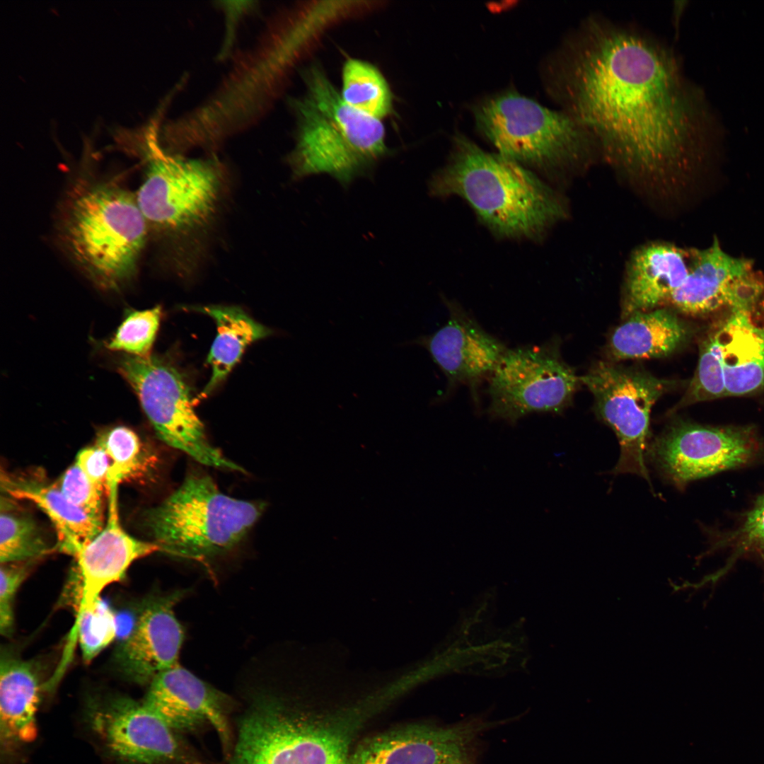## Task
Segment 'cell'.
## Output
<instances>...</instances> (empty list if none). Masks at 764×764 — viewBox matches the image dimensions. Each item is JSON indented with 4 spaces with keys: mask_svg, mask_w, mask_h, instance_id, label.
<instances>
[{
    "mask_svg": "<svg viewBox=\"0 0 764 764\" xmlns=\"http://www.w3.org/2000/svg\"><path fill=\"white\" fill-rule=\"evenodd\" d=\"M547 75L562 110L625 163L673 166L707 130L700 97L673 47L634 25L586 18L550 58Z\"/></svg>",
    "mask_w": 764,
    "mask_h": 764,
    "instance_id": "1",
    "label": "cell"
},
{
    "mask_svg": "<svg viewBox=\"0 0 764 764\" xmlns=\"http://www.w3.org/2000/svg\"><path fill=\"white\" fill-rule=\"evenodd\" d=\"M429 188L434 197L463 198L499 238L538 239L566 215L558 195L525 166L463 135Z\"/></svg>",
    "mask_w": 764,
    "mask_h": 764,
    "instance_id": "2",
    "label": "cell"
},
{
    "mask_svg": "<svg viewBox=\"0 0 764 764\" xmlns=\"http://www.w3.org/2000/svg\"><path fill=\"white\" fill-rule=\"evenodd\" d=\"M243 702L222 764H350L352 743L371 713L311 714L266 688L248 690Z\"/></svg>",
    "mask_w": 764,
    "mask_h": 764,
    "instance_id": "3",
    "label": "cell"
},
{
    "mask_svg": "<svg viewBox=\"0 0 764 764\" xmlns=\"http://www.w3.org/2000/svg\"><path fill=\"white\" fill-rule=\"evenodd\" d=\"M306 91L291 101L297 132L287 158L293 179L325 173L347 188L359 177H369L390 154L380 120L347 105L323 70L304 73Z\"/></svg>",
    "mask_w": 764,
    "mask_h": 764,
    "instance_id": "4",
    "label": "cell"
},
{
    "mask_svg": "<svg viewBox=\"0 0 764 764\" xmlns=\"http://www.w3.org/2000/svg\"><path fill=\"white\" fill-rule=\"evenodd\" d=\"M149 228L136 196L110 181L78 185L64 205L58 236L96 286L117 289L135 274Z\"/></svg>",
    "mask_w": 764,
    "mask_h": 764,
    "instance_id": "5",
    "label": "cell"
},
{
    "mask_svg": "<svg viewBox=\"0 0 764 764\" xmlns=\"http://www.w3.org/2000/svg\"><path fill=\"white\" fill-rule=\"evenodd\" d=\"M262 509L260 504L226 495L208 475L192 474L148 510L144 521L161 552L202 560L237 545Z\"/></svg>",
    "mask_w": 764,
    "mask_h": 764,
    "instance_id": "6",
    "label": "cell"
},
{
    "mask_svg": "<svg viewBox=\"0 0 764 764\" xmlns=\"http://www.w3.org/2000/svg\"><path fill=\"white\" fill-rule=\"evenodd\" d=\"M478 128L499 154L541 170L577 160L596 141L565 111L549 109L515 91L486 98L474 110Z\"/></svg>",
    "mask_w": 764,
    "mask_h": 764,
    "instance_id": "7",
    "label": "cell"
},
{
    "mask_svg": "<svg viewBox=\"0 0 764 764\" xmlns=\"http://www.w3.org/2000/svg\"><path fill=\"white\" fill-rule=\"evenodd\" d=\"M136 196L149 229L185 240L202 232L219 204L223 173L215 159H191L153 146Z\"/></svg>",
    "mask_w": 764,
    "mask_h": 764,
    "instance_id": "8",
    "label": "cell"
},
{
    "mask_svg": "<svg viewBox=\"0 0 764 764\" xmlns=\"http://www.w3.org/2000/svg\"><path fill=\"white\" fill-rule=\"evenodd\" d=\"M117 368L137 394L163 442L202 464L243 471L209 442L204 425L194 410L187 383L173 365L150 355L125 357Z\"/></svg>",
    "mask_w": 764,
    "mask_h": 764,
    "instance_id": "9",
    "label": "cell"
},
{
    "mask_svg": "<svg viewBox=\"0 0 764 764\" xmlns=\"http://www.w3.org/2000/svg\"><path fill=\"white\" fill-rule=\"evenodd\" d=\"M594 397L598 417L615 433L620 446L613 474H636L649 485L645 454L652 408L675 384L638 369L600 361L579 376Z\"/></svg>",
    "mask_w": 764,
    "mask_h": 764,
    "instance_id": "10",
    "label": "cell"
},
{
    "mask_svg": "<svg viewBox=\"0 0 764 764\" xmlns=\"http://www.w3.org/2000/svg\"><path fill=\"white\" fill-rule=\"evenodd\" d=\"M487 380L489 416L511 424L529 414L561 412L581 383L552 343L507 349Z\"/></svg>",
    "mask_w": 764,
    "mask_h": 764,
    "instance_id": "11",
    "label": "cell"
},
{
    "mask_svg": "<svg viewBox=\"0 0 764 764\" xmlns=\"http://www.w3.org/2000/svg\"><path fill=\"white\" fill-rule=\"evenodd\" d=\"M652 461L679 489L717 473L764 464V441L753 426L673 421L652 442Z\"/></svg>",
    "mask_w": 764,
    "mask_h": 764,
    "instance_id": "12",
    "label": "cell"
},
{
    "mask_svg": "<svg viewBox=\"0 0 764 764\" xmlns=\"http://www.w3.org/2000/svg\"><path fill=\"white\" fill-rule=\"evenodd\" d=\"M86 719L122 764H222L205 756L142 702L122 696L94 700Z\"/></svg>",
    "mask_w": 764,
    "mask_h": 764,
    "instance_id": "13",
    "label": "cell"
},
{
    "mask_svg": "<svg viewBox=\"0 0 764 764\" xmlns=\"http://www.w3.org/2000/svg\"><path fill=\"white\" fill-rule=\"evenodd\" d=\"M516 717L491 720L481 715L452 724L416 722L380 733L361 742L350 764H480L491 729Z\"/></svg>",
    "mask_w": 764,
    "mask_h": 764,
    "instance_id": "14",
    "label": "cell"
},
{
    "mask_svg": "<svg viewBox=\"0 0 764 764\" xmlns=\"http://www.w3.org/2000/svg\"><path fill=\"white\" fill-rule=\"evenodd\" d=\"M142 702L185 736L213 730L223 760L228 757L234 739L233 718L239 703L178 663L151 681Z\"/></svg>",
    "mask_w": 764,
    "mask_h": 764,
    "instance_id": "15",
    "label": "cell"
},
{
    "mask_svg": "<svg viewBox=\"0 0 764 764\" xmlns=\"http://www.w3.org/2000/svg\"><path fill=\"white\" fill-rule=\"evenodd\" d=\"M753 262L722 250L715 238L711 246L690 250L688 274L666 305L678 313L703 316L728 308L752 311L764 290Z\"/></svg>",
    "mask_w": 764,
    "mask_h": 764,
    "instance_id": "16",
    "label": "cell"
},
{
    "mask_svg": "<svg viewBox=\"0 0 764 764\" xmlns=\"http://www.w3.org/2000/svg\"><path fill=\"white\" fill-rule=\"evenodd\" d=\"M445 303L449 316L444 325L403 345L424 347L446 376L448 390L467 386L478 404V386L488 378L507 348L456 302Z\"/></svg>",
    "mask_w": 764,
    "mask_h": 764,
    "instance_id": "17",
    "label": "cell"
},
{
    "mask_svg": "<svg viewBox=\"0 0 764 764\" xmlns=\"http://www.w3.org/2000/svg\"><path fill=\"white\" fill-rule=\"evenodd\" d=\"M185 594L178 590L153 596L142 604L115 655L119 670L130 681L149 685L158 673L178 664L185 633L174 607Z\"/></svg>",
    "mask_w": 764,
    "mask_h": 764,
    "instance_id": "18",
    "label": "cell"
},
{
    "mask_svg": "<svg viewBox=\"0 0 764 764\" xmlns=\"http://www.w3.org/2000/svg\"><path fill=\"white\" fill-rule=\"evenodd\" d=\"M118 484L107 486L108 517L102 531L81 545L74 557L79 583L76 617L94 609L108 586L121 581L137 560L161 551L155 543L137 539L122 527L117 505Z\"/></svg>",
    "mask_w": 764,
    "mask_h": 764,
    "instance_id": "19",
    "label": "cell"
},
{
    "mask_svg": "<svg viewBox=\"0 0 764 764\" xmlns=\"http://www.w3.org/2000/svg\"><path fill=\"white\" fill-rule=\"evenodd\" d=\"M690 250L668 243L637 249L628 262L624 286V319L666 306L685 279Z\"/></svg>",
    "mask_w": 764,
    "mask_h": 764,
    "instance_id": "20",
    "label": "cell"
},
{
    "mask_svg": "<svg viewBox=\"0 0 764 764\" xmlns=\"http://www.w3.org/2000/svg\"><path fill=\"white\" fill-rule=\"evenodd\" d=\"M1 483L2 491L7 495L32 502L48 516L57 535L56 548L61 552L74 556L104 526L103 519L69 502L57 484L6 473L1 475Z\"/></svg>",
    "mask_w": 764,
    "mask_h": 764,
    "instance_id": "21",
    "label": "cell"
},
{
    "mask_svg": "<svg viewBox=\"0 0 764 764\" xmlns=\"http://www.w3.org/2000/svg\"><path fill=\"white\" fill-rule=\"evenodd\" d=\"M719 344L726 396H741L764 388V328L744 311H731L714 328Z\"/></svg>",
    "mask_w": 764,
    "mask_h": 764,
    "instance_id": "22",
    "label": "cell"
},
{
    "mask_svg": "<svg viewBox=\"0 0 764 764\" xmlns=\"http://www.w3.org/2000/svg\"><path fill=\"white\" fill-rule=\"evenodd\" d=\"M690 336V327L676 311L660 307L626 318L613 332L608 352L614 360L664 357L684 345Z\"/></svg>",
    "mask_w": 764,
    "mask_h": 764,
    "instance_id": "23",
    "label": "cell"
},
{
    "mask_svg": "<svg viewBox=\"0 0 764 764\" xmlns=\"http://www.w3.org/2000/svg\"><path fill=\"white\" fill-rule=\"evenodd\" d=\"M40 700V683L33 666L20 659L2 656L0 664L1 738V743L6 747L28 743L35 740Z\"/></svg>",
    "mask_w": 764,
    "mask_h": 764,
    "instance_id": "24",
    "label": "cell"
},
{
    "mask_svg": "<svg viewBox=\"0 0 764 764\" xmlns=\"http://www.w3.org/2000/svg\"><path fill=\"white\" fill-rule=\"evenodd\" d=\"M196 310L212 317L217 328L207 358L212 376L199 396L203 399L226 379L249 345L269 336L272 331L237 306H208Z\"/></svg>",
    "mask_w": 764,
    "mask_h": 764,
    "instance_id": "25",
    "label": "cell"
},
{
    "mask_svg": "<svg viewBox=\"0 0 764 764\" xmlns=\"http://www.w3.org/2000/svg\"><path fill=\"white\" fill-rule=\"evenodd\" d=\"M729 552L725 566L715 574L705 578L706 583H715L742 557H751L764 569V493L760 495L752 507L743 514L736 526L715 533L711 538L705 555L717 551Z\"/></svg>",
    "mask_w": 764,
    "mask_h": 764,
    "instance_id": "26",
    "label": "cell"
},
{
    "mask_svg": "<svg viewBox=\"0 0 764 764\" xmlns=\"http://www.w3.org/2000/svg\"><path fill=\"white\" fill-rule=\"evenodd\" d=\"M13 499L1 497V563L37 560L52 550L35 521Z\"/></svg>",
    "mask_w": 764,
    "mask_h": 764,
    "instance_id": "27",
    "label": "cell"
},
{
    "mask_svg": "<svg viewBox=\"0 0 764 764\" xmlns=\"http://www.w3.org/2000/svg\"><path fill=\"white\" fill-rule=\"evenodd\" d=\"M343 100L355 110L381 120L392 110L393 98L386 80L371 64L348 59L342 69Z\"/></svg>",
    "mask_w": 764,
    "mask_h": 764,
    "instance_id": "28",
    "label": "cell"
},
{
    "mask_svg": "<svg viewBox=\"0 0 764 764\" xmlns=\"http://www.w3.org/2000/svg\"><path fill=\"white\" fill-rule=\"evenodd\" d=\"M96 445L101 447L111 461L106 485L119 484L123 480L141 475L148 471L149 458L138 435L131 429L120 425L102 432Z\"/></svg>",
    "mask_w": 764,
    "mask_h": 764,
    "instance_id": "29",
    "label": "cell"
},
{
    "mask_svg": "<svg viewBox=\"0 0 764 764\" xmlns=\"http://www.w3.org/2000/svg\"><path fill=\"white\" fill-rule=\"evenodd\" d=\"M722 397H725L724 373L719 340L713 328L700 343L695 372L676 408Z\"/></svg>",
    "mask_w": 764,
    "mask_h": 764,
    "instance_id": "30",
    "label": "cell"
},
{
    "mask_svg": "<svg viewBox=\"0 0 764 764\" xmlns=\"http://www.w3.org/2000/svg\"><path fill=\"white\" fill-rule=\"evenodd\" d=\"M161 316L160 306L130 312L105 344L108 349L146 357L154 342Z\"/></svg>",
    "mask_w": 764,
    "mask_h": 764,
    "instance_id": "31",
    "label": "cell"
},
{
    "mask_svg": "<svg viewBox=\"0 0 764 764\" xmlns=\"http://www.w3.org/2000/svg\"><path fill=\"white\" fill-rule=\"evenodd\" d=\"M117 634L115 618L112 612L100 601L93 610L76 617L74 635L79 637L83 657L92 660L109 645Z\"/></svg>",
    "mask_w": 764,
    "mask_h": 764,
    "instance_id": "32",
    "label": "cell"
},
{
    "mask_svg": "<svg viewBox=\"0 0 764 764\" xmlns=\"http://www.w3.org/2000/svg\"><path fill=\"white\" fill-rule=\"evenodd\" d=\"M66 498L88 514L103 519L104 489L95 484L75 462L57 483Z\"/></svg>",
    "mask_w": 764,
    "mask_h": 764,
    "instance_id": "33",
    "label": "cell"
},
{
    "mask_svg": "<svg viewBox=\"0 0 764 764\" xmlns=\"http://www.w3.org/2000/svg\"><path fill=\"white\" fill-rule=\"evenodd\" d=\"M36 560L1 563L0 632L10 635L13 629V602L18 589L26 579L32 562Z\"/></svg>",
    "mask_w": 764,
    "mask_h": 764,
    "instance_id": "34",
    "label": "cell"
},
{
    "mask_svg": "<svg viewBox=\"0 0 764 764\" xmlns=\"http://www.w3.org/2000/svg\"><path fill=\"white\" fill-rule=\"evenodd\" d=\"M75 462L92 482L106 490V480L111 461L101 447L95 444L81 449L78 453Z\"/></svg>",
    "mask_w": 764,
    "mask_h": 764,
    "instance_id": "35",
    "label": "cell"
},
{
    "mask_svg": "<svg viewBox=\"0 0 764 764\" xmlns=\"http://www.w3.org/2000/svg\"><path fill=\"white\" fill-rule=\"evenodd\" d=\"M225 5L222 6L224 11H225L227 18L226 25V36L225 38V42L223 45L221 52V57H224L228 52L231 46L233 43V37L234 35V29L238 23L241 16L253 6L250 5L249 1H232L229 2L230 5H228L227 2H224Z\"/></svg>",
    "mask_w": 764,
    "mask_h": 764,
    "instance_id": "36",
    "label": "cell"
}]
</instances>
